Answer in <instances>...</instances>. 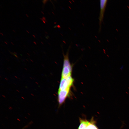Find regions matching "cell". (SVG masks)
<instances>
[{"label":"cell","mask_w":129,"mask_h":129,"mask_svg":"<svg viewBox=\"0 0 129 129\" xmlns=\"http://www.w3.org/2000/svg\"><path fill=\"white\" fill-rule=\"evenodd\" d=\"M72 68L70 62L68 54L64 55L63 68L61 78H65L71 76Z\"/></svg>","instance_id":"1"},{"label":"cell","mask_w":129,"mask_h":129,"mask_svg":"<svg viewBox=\"0 0 129 129\" xmlns=\"http://www.w3.org/2000/svg\"><path fill=\"white\" fill-rule=\"evenodd\" d=\"M74 79L71 76L65 78H61L58 90L70 89L73 84Z\"/></svg>","instance_id":"2"},{"label":"cell","mask_w":129,"mask_h":129,"mask_svg":"<svg viewBox=\"0 0 129 129\" xmlns=\"http://www.w3.org/2000/svg\"><path fill=\"white\" fill-rule=\"evenodd\" d=\"M108 2L107 0H101L100 1V11L99 17V29H100L102 22L103 21L104 12Z\"/></svg>","instance_id":"3"},{"label":"cell","mask_w":129,"mask_h":129,"mask_svg":"<svg viewBox=\"0 0 129 129\" xmlns=\"http://www.w3.org/2000/svg\"><path fill=\"white\" fill-rule=\"evenodd\" d=\"M70 89L58 90V101L59 105H60L64 102L67 97L69 96Z\"/></svg>","instance_id":"4"},{"label":"cell","mask_w":129,"mask_h":129,"mask_svg":"<svg viewBox=\"0 0 129 129\" xmlns=\"http://www.w3.org/2000/svg\"><path fill=\"white\" fill-rule=\"evenodd\" d=\"M80 125L78 127V129H86L89 122L88 121L85 119H80Z\"/></svg>","instance_id":"5"},{"label":"cell","mask_w":129,"mask_h":129,"mask_svg":"<svg viewBox=\"0 0 129 129\" xmlns=\"http://www.w3.org/2000/svg\"><path fill=\"white\" fill-rule=\"evenodd\" d=\"M86 129H98L93 120H92L89 122Z\"/></svg>","instance_id":"6"},{"label":"cell","mask_w":129,"mask_h":129,"mask_svg":"<svg viewBox=\"0 0 129 129\" xmlns=\"http://www.w3.org/2000/svg\"><path fill=\"white\" fill-rule=\"evenodd\" d=\"M47 0H43L42 1L43 2L44 4H45Z\"/></svg>","instance_id":"7"},{"label":"cell","mask_w":129,"mask_h":129,"mask_svg":"<svg viewBox=\"0 0 129 129\" xmlns=\"http://www.w3.org/2000/svg\"><path fill=\"white\" fill-rule=\"evenodd\" d=\"M42 18L44 20V21L45 20H46V18H45V17H44V16H43L42 17Z\"/></svg>","instance_id":"8"},{"label":"cell","mask_w":129,"mask_h":129,"mask_svg":"<svg viewBox=\"0 0 129 129\" xmlns=\"http://www.w3.org/2000/svg\"><path fill=\"white\" fill-rule=\"evenodd\" d=\"M123 65L122 66H121L120 67V69L121 70V69H122L123 68Z\"/></svg>","instance_id":"9"},{"label":"cell","mask_w":129,"mask_h":129,"mask_svg":"<svg viewBox=\"0 0 129 129\" xmlns=\"http://www.w3.org/2000/svg\"><path fill=\"white\" fill-rule=\"evenodd\" d=\"M43 22L44 23H45V21H44V20H43Z\"/></svg>","instance_id":"10"},{"label":"cell","mask_w":129,"mask_h":129,"mask_svg":"<svg viewBox=\"0 0 129 129\" xmlns=\"http://www.w3.org/2000/svg\"><path fill=\"white\" fill-rule=\"evenodd\" d=\"M33 43H34V44H35L36 45L37 44L36 43V42L35 41H33Z\"/></svg>","instance_id":"11"},{"label":"cell","mask_w":129,"mask_h":129,"mask_svg":"<svg viewBox=\"0 0 129 129\" xmlns=\"http://www.w3.org/2000/svg\"><path fill=\"white\" fill-rule=\"evenodd\" d=\"M40 19L41 20H42V21L44 20L42 18H40Z\"/></svg>","instance_id":"12"},{"label":"cell","mask_w":129,"mask_h":129,"mask_svg":"<svg viewBox=\"0 0 129 129\" xmlns=\"http://www.w3.org/2000/svg\"><path fill=\"white\" fill-rule=\"evenodd\" d=\"M32 36L34 38H35V35H32Z\"/></svg>","instance_id":"13"},{"label":"cell","mask_w":129,"mask_h":129,"mask_svg":"<svg viewBox=\"0 0 129 129\" xmlns=\"http://www.w3.org/2000/svg\"><path fill=\"white\" fill-rule=\"evenodd\" d=\"M26 16H27V17H29L28 16V15L27 14H26Z\"/></svg>","instance_id":"14"},{"label":"cell","mask_w":129,"mask_h":129,"mask_svg":"<svg viewBox=\"0 0 129 129\" xmlns=\"http://www.w3.org/2000/svg\"><path fill=\"white\" fill-rule=\"evenodd\" d=\"M4 43H6V44H7V43H6V42H4Z\"/></svg>","instance_id":"15"},{"label":"cell","mask_w":129,"mask_h":129,"mask_svg":"<svg viewBox=\"0 0 129 129\" xmlns=\"http://www.w3.org/2000/svg\"><path fill=\"white\" fill-rule=\"evenodd\" d=\"M0 34H1L2 35H3V34H2V33H1L0 32Z\"/></svg>","instance_id":"16"},{"label":"cell","mask_w":129,"mask_h":129,"mask_svg":"<svg viewBox=\"0 0 129 129\" xmlns=\"http://www.w3.org/2000/svg\"><path fill=\"white\" fill-rule=\"evenodd\" d=\"M41 12L42 13V14H43V15H44V14L43 13V12L42 11H41Z\"/></svg>","instance_id":"17"},{"label":"cell","mask_w":129,"mask_h":129,"mask_svg":"<svg viewBox=\"0 0 129 129\" xmlns=\"http://www.w3.org/2000/svg\"><path fill=\"white\" fill-rule=\"evenodd\" d=\"M27 32L28 33H29V32L27 31V30H26Z\"/></svg>","instance_id":"18"},{"label":"cell","mask_w":129,"mask_h":129,"mask_svg":"<svg viewBox=\"0 0 129 129\" xmlns=\"http://www.w3.org/2000/svg\"><path fill=\"white\" fill-rule=\"evenodd\" d=\"M11 43L13 45H14V44L11 42Z\"/></svg>","instance_id":"19"},{"label":"cell","mask_w":129,"mask_h":129,"mask_svg":"<svg viewBox=\"0 0 129 129\" xmlns=\"http://www.w3.org/2000/svg\"><path fill=\"white\" fill-rule=\"evenodd\" d=\"M41 42V43L43 44V43L42 42Z\"/></svg>","instance_id":"20"},{"label":"cell","mask_w":129,"mask_h":129,"mask_svg":"<svg viewBox=\"0 0 129 129\" xmlns=\"http://www.w3.org/2000/svg\"><path fill=\"white\" fill-rule=\"evenodd\" d=\"M45 37L46 38V39H48L47 38L46 36H45Z\"/></svg>","instance_id":"21"},{"label":"cell","mask_w":129,"mask_h":129,"mask_svg":"<svg viewBox=\"0 0 129 129\" xmlns=\"http://www.w3.org/2000/svg\"><path fill=\"white\" fill-rule=\"evenodd\" d=\"M13 31L14 32H15L14 31V30H13Z\"/></svg>","instance_id":"22"},{"label":"cell","mask_w":129,"mask_h":129,"mask_svg":"<svg viewBox=\"0 0 129 129\" xmlns=\"http://www.w3.org/2000/svg\"><path fill=\"white\" fill-rule=\"evenodd\" d=\"M40 37L41 38H42L41 37Z\"/></svg>","instance_id":"23"}]
</instances>
